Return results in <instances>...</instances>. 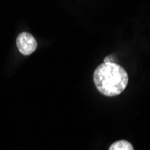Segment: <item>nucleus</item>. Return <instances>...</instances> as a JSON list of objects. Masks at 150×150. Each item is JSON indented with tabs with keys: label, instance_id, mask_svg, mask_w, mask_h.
<instances>
[{
	"label": "nucleus",
	"instance_id": "2",
	"mask_svg": "<svg viewBox=\"0 0 150 150\" xmlns=\"http://www.w3.org/2000/svg\"><path fill=\"white\" fill-rule=\"evenodd\" d=\"M16 46L24 56H29L37 49L36 39L29 33H21L16 38Z\"/></svg>",
	"mask_w": 150,
	"mask_h": 150
},
{
	"label": "nucleus",
	"instance_id": "3",
	"mask_svg": "<svg viewBox=\"0 0 150 150\" xmlns=\"http://www.w3.org/2000/svg\"><path fill=\"white\" fill-rule=\"evenodd\" d=\"M109 150H134V148L129 141L119 140L112 144Z\"/></svg>",
	"mask_w": 150,
	"mask_h": 150
},
{
	"label": "nucleus",
	"instance_id": "1",
	"mask_svg": "<svg viewBox=\"0 0 150 150\" xmlns=\"http://www.w3.org/2000/svg\"><path fill=\"white\" fill-rule=\"evenodd\" d=\"M93 82L102 94L112 97L126 89L129 76L121 66L114 62L103 63L97 67L93 73Z\"/></svg>",
	"mask_w": 150,
	"mask_h": 150
}]
</instances>
